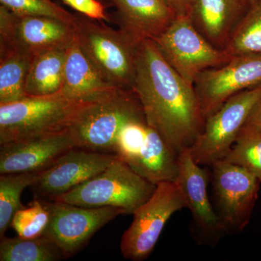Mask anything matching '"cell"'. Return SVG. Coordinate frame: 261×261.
<instances>
[{"mask_svg":"<svg viewBox=\"0 0 261 261\" xmlns=\"http://www.w3.org/2000/svg\"><path fill=\"white\" fill-rule=\"evenodd\" d=\"M128 165L136 173L154 185L177 181L178 154L150 126L147 128L145 144L137 157Z\"/></svg>","mask_w":261,"mask_h":261,"instance_id":"obj_19","label":"cell"},{"mask_svg":"<svg viewBox=\"0 0 261 261\" xmlns=\"http://www.w3.org/2000/svg\"><path fill=\"white\" fill-rule=\"evenodd\" d=\"M63 3L81 14L92 20L111 21L104 6L98 0H63Z\"/></svg>","mask_w":261,"mask_h":261,"instance_id":"obj_29","label":"cell"},{"mask_svg":"<svg viewBox=\"0 0 261 261\" xmlns=\"http://www.w3.org/2000/svg\"><path fill=\"white\" fill-rule=\"evenodd\" d=\"M240 1H241L242 3H243V4L245 5V6L247 7V5L250 4L252 0H240Z\"/></svg>","mask_w":261,"mask_h":261,"instance_id":"obj_33","label":"cell"},{"mask_svg":"<svg viewBox=\"0 0 261 261\" xmlns=\"http://www.w3.org/2000/svg\"><path fill=\"white\" fill-rule=\"evenodd\" d=\"M223 159L243 168L261 182V132H240Z\"/></svg>","mask_w":261,"mask_h":261,"instance_id":"obj_25","label":"cell"},{"mask_svg":"<svg viewBox=\"0 0 261 261\" xmlns=\"http://www.w3.org/2000/svg\"><path fill=\"white\" fill-rule=\"evenodd\" d=\"M49 221L47 207L40 200L34 199L29 207L20 209L15 214L10 226L20 238H36L42 236Z\"/></svg>","mask_w":261,"mask_h":261,"instance_id":"obj_26","label":"cell"},{"mask_svg":"<svg viewBox=\"0 0 261 261\" xmlns=\"http://www.w3.org/2000/svg\"><path fill=\"white\" fill-rule=\"evenodd\" d=\"M32 58L24 51L0 49V105L28 97L25 86Z\"/></svg>","mask_w":261,"mask_h":261,"instance_id":"obj_21","label":"cell"},{"mask_svg":"<svg viewBox=\"0 0 261 261\" xmlns=\"http://www.w3.org/2000/svg\"><path fill=\"white\" fill-rule=\"evenodd\" d=\"M121 29L139 40H154L177 15L163 0H111Z\"/></svg>","mask_w":261,"mask_h":261,"instance_id":"obj_17","label":"cell"},{"mask_svg":"<svg viewBox=\"0 0 261 261\" xmlns=\"http://www.w3.org/2000/svg\"><path fill=\"white\" fill-rule=\"evenodd\" d=\"M64 258V254L58 245L44 236L1 238V261H58Z\"/></svg>","mask_w":261,"mask_h":261,"instance_id":"obj_23","label":"cell"},{"mask_svg":"<svg viewBox=\"0 0 261 261\" xmlns=\"http://www.w3.org/2000/svg\"><path fill=\"white\" fill-rule=\"evenodd\" d=\"M2 5L15 14L45 16L74 23L75 15L71 14L51 0H0Z\"/></svg>","mask_w":261,"mask_h":261,"instance_id":"obj_28","label":"cell"},{"mask_svg":"<svg viewBox=\"0 0 261 261\" xmlns=\"http://www.w3.org/2000/svg\"><path fill=\"white\" fill-rule=\"evenodd\" d=\"M86 102L57 93L0 105V145L68 129Z\"/></svg>","mask_w":261,"mask_h":261,"instance_id":"obj_4","label":"cell"},{"mask_svg":"<svg viewBox=\"0 0 261 261\" xmlns=\"http://www.w3.org/2000/svg\"><path fill=\"white\" fill-rule=\"evenodd\" d=\"M153 41L169 65L193 86L201 72L221 66L231 58L224 49L211 44L188 16L177 15Z\"/></svg>","mask_w":261,"mask_h":261,"instance_id":"obj_8","label":"cell"},{"mask_svg":"<svg viewBox=\"0 0 261 261\" xmlns=\"http://www.w3.org/2000/svg\"><path fill=\"white\" fill-rule=\"evenodd\" d=\"M192 0H173V9L176 15L188 16Z\"/></svg>","mask_w":261,"mask_h":261,"instance_id":"obj_31","label":"cell"},{"mask_svg":"<svg viewBox=\"0 0 261 261\" xmlns=\"http://www.w3.org/2000/svg\"><path fill=\"white\" fill-rule=\"evenodd\" d=\"M73 27L77 44L102 78L117 88L132 89L141 41L83 15H75Z\"/></svg>","mask_w":261,"mask_h":261,"instance_id":"obj_2","label":"cell"},{"mask_svg":"<svg viewBox=\"0 0 261 261\" xmlns=\"http://www.w3.org/2000/svg\"><path fill=\"white\" fill-rule=\"evenodd\" d=\"M260 84L261 55H246L201 72L194 88L205 121L230 97Z\"/></svg>","mask_w":261,"mask_h":261,"instance_id":"obj_12","label":"cell"},{"mask_svg":"<svg viewBox=\"0 0 261 261\" xmlns=\"http://www.w3.org/2000/svg\"><path fill=\"white\" fill-rule=\"evenodd\" d=\"M67 49H51L33 56L25 86L28 97H44L60 92Z\"/></svg>","mask_w":261,"mask_h":261,"instance_id":"obj_20","label":"cell"},{"mask_svg":"<svg viewBox=\"0 0 261 261\" xmlns=\"http://www.w3.org/2000/svg\"><path fill=\"white\" fill-rule=\"evenodd\" d=\"M246 8L240 0H192L189 18L211 44L224 49Z\"/></svg>","mask_w":261,"mask_h":261,"instance_id":"obj_16","label":"cell"},{"mask_svg":"<svg viewBox=\"0 0 261 261\" xmlns=\"http://www.w3.org/2000/svg\"><path fill=\"white\" fill-rule=\"evenodd\" d=\"M132 90L148 126L176 154L193 145L205 124L195 88L166 61L152 39L139 44Z\"/></svg>","mask_w":261,"mask_h":261,"instance_id":"obj_1","label":"cell"},{"mask_svg":"<svg viewBox=\"0 0 261 261\" xmlns=\"http://www.w3.org/2000/svg\"><path fill=\"white\" fill-rule=\"evenodd\" d=\"M117 87L102 78L74 39L65 56L63 86L58 94L70 99L89 101L98 99Z\"/></svg>","mask_w":261,"mask_h":261,"instance_id":"obj_18","label":"cell"},{"mask_svg":"<svg viewBox=\"0 0 261 261\" xmlns=\"http://www.w3.org/2000/svg\"><path fill=\"white\" fill-rule=\"evenodd\" d=\"M141 119H145V116L135 92L117 89L84 103L68 129L77 147L114 154L121 128L128 122Z\"/></svg>","mask_w":261,"mask_h":261,"instance_id":"obj_3","label":"cell"},{"mask_svg":"<svg viewBox=\"0 0 261 261\" xmlns=\"http://www.w3.org/2000/svg\"><path fill=\"white\" fill-rule=\"evenodd\" d=\"M261 99V84L230 97L207 117L203 129L190 148L194 161L211 166L224 159Z\"/></svg>","mask_w":261,"mask_h":261,"instance_id":"obj_6","label":"cell"},{"mask_svg":"<svg viewBox=\"0 0 261 261\" xmlns=\"http://www.w3.org/2000/svg\"><path fill=\"white\" fill-rule=\"evenodd\" d=\"M241 132H261V99L249 117Z\"/></svg>","mask_w":261,"mask_h":261,"instance_id":"obj_30","label":"cell"},{"mask_svg":"<svg viewBox=\"0 0 261 261\" xmlns=\"http://www.w3.org/2000/svg\"><path fill=\"white\" fill-rule=\"evenodd\" d=\"M77 147L69 129L0 145V174L40 173Z\"/></svg>","mask_w":261,"mask_h":261,"instance_id":"obj_15","label":"cell"},{"mask_svg":"<svg viewBox=\"0 0 261 261\" xmlns=\"http://www.w3.org/2000/svg\"><path fill=\"white\" fill-rule=\"evenodd\" d=\"M39 173H11L0 176V238L11 225L13 216L20 209L23 190L37 180Z\"/></svg>","mask_w":261,"mask_h":261,"instance_id":"obj_24","label":"cell"},{"mask_svg":"<svg viewBox=\"0 0 261 261\" xmlns=\"http://www.w3.org/2000/svg\"><path fill=\"white\" fill-rule=\"evenodd\" d=\"M211 166L216 214L226 234L240 232L250 222L261 182L243 168L224 159Z\"/></svg>","mask_w":261,"mask_h":261,"instance_id":"obj_9","label":"cell"},{"mask_svg":"<svg viewBox=\"0 0 261 261\" xmlns=\"http://www.w3.org/2000/svg\"><path fill=\"white\" fill-rule=\"evenodd\" d=\"M185 207L186 200L177 182L158 184L150 198L134 213L133 221L122 237L123 256L133 261L147 259L168 220Z\"/></svg>","mask_w":261,"mask_h":261,"instance_id":"obj_7","label":"cell"},{"mask_svg":"<svg viewBox=\"0 0 261 261\" xmlns=\"http://www.w3.org/2000/svg\"><path fill=\"white\" fill-rule=\"evenodd\" d=\"M116 158L114 154L75 147L38 173L29 188L34 199L54 200L102 172Z\"/></svg>","mask_w":261,"mask_h":261,"instance_id":"obj_13","label":"cell"},{"mask_svg":"<svg viewBox=\"0 0 261 261\" xmlns=\"http://www.w3.org/2000/svg\"><path fill=\"white\" fill-rule=\"evenodd\" d=\"M157 185L117 157L102 172L53 200L81 207H115L132 214L150 198Z\"/></svg>","mask_w":261,"mask_h":261,"instance_id":"obj_5","label":"cell"},{"mask_svg":"<svg viewBox=\"0 0 261 261\" xmlns=\"http://www.w3.org/2000/svg\"><path fill=\"white\" fill-rule=\"evenodd\" d=\"M224 50L231 57L261 55V0H252L247 5Z\"/></svg>","mask_w":261,"mask_h":261,"instance_id":"obj_22","label":"cell"},{"mask_svg":"<svg viewBox=\"0 0 261 261\" xmlns=\"http://www.w3.org/2000/svg\"><path fill=\"white\" fill-rule=\"evenodd\" d=\"M146 119L135 120L127 123L117 137L114 154L128 164L137 157L145 144L147 137Z\"/></svg>","mask_w":261,"mask_h":261,"instance_id":"obj_27","label":"cell"},{"mask_svg":"<svg viewBox=\"0 0 261 261\" xmlns=\"http://www.w3.org/2000/svg\"><path fill=\"white\" fill-rule=\"evenodd\" d=\"M47 207L49 221L42 236L58 245L65 258L74 255L94 233L117 216L126 215L115 207H81L58 200H41Z\"/></svg>","mask_w":261,"mask_h":261,"instance_id":"obj_10","label":"cell"},{"mask_svg":"<svg viewBox=\"0 0 261 261\" xmlns=\"http://www.w3.org/2000/svg\"><path fill=\"white\" fill-rule=\"evenodd\" d=\"M74 39L73 23L49 17L19 15L0 7V49H16L34 56L68 48Z\"/></svg>","mask_w":261,"mask_h":261,"instance_id":"obj_11","label":"cell"},{"mask_svg":"<svg viewBox=\"0 0 261 261\" xmlns=\"http://www.w3.org/2000/svg\"><path fill=\"white\" fill-rule=\"evenodd\" d=\"M179 172L177 183L181 187L191 211L192 231L197 243L214 245L226 234L207 194L210 174L192 158L190 149L178 154Z\"/></svg>","mask_w":261,"mask_h":261,"instance_id":"obj_14","label":"cell"},{"mask_svg":"<svg viewBox=\"0 0 261 261\" xmlns=\"http://www.w3.org/2000/svg\"><path fill=\"white\" fill-rule=\"evenodd\" d=\"M163 1H164L168 6L171 7V8L174 10V9H173V0H163Z\"/></svg>","mask_w":261,"mask_h":261,"instance_id":"obj_32","label":"cell"}]
</instances>
